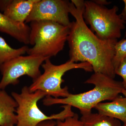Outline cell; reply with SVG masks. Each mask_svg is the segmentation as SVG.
Here are the masks:
<instances>
[{
	"instance_id": "5bb4252c",
	"label": "cell",
	"mask_w": 126,
	"mask_h": 126,
	"mask_svg": "<svg viewBox=\"0 0 126 126\" xmlns=\"http://www.w3.org/2000/svg\"><path fill=\"white\" fill-rule=\"evenodd\" d=\"M29 48L24 46L19 48H13L0 36V66L4 63L27 53Z\"/></svg>"
},
{
	"instance_id": "3957f363",
	"label": "cell",
	"mask_w": 126,
	"mask_h": 126,
	"mask_svg": "<svg viewBox=\"0 0 126 126\" xmlns=\"http://www.w3.org/2000/svg\"><path fill=\"white\" fill-rule=\"evenodd\" d=\"M29 48L27 53L30 55L50 58L63 49L67 40L70 27L48 21L31 22Z\"/></svg>"
},
{
	"instance_id": "5b68a950",
	"label": "cell",
	"mask_w": 126,
	"mask_h": 126,
	"mask_svg": "<svg viewBox=\"0 0 126 126\" xmlns=\"http://www.w3.org/2000/svg\"><path fill=\"white\" fill-rule=\"evenodd\" d=\"M118 8L114 6L108 9L94 1H84L83 16L85 23L90 25L92 31L103 40H117L121 36L122 31L125 28V23L120 15L117 14Z\"/></svg>"
},
{
	"instance_id": "2e32d148",
	"label": "cell",
	"mask_w": 126,
	"mask_h": 126,
	"mask_svg": "<svg viewBox=\"0 0 126 126\" xmlns=\"http://www.w3.org/2000/svg\"><path fill=\"white\" fill-rule=\"evenodd\" d=\"M53 126H83L82 123L79 119L78 115L75 113L73 116L68 117L63 121L57 120L56 124Z\"/></svg>"
},
{
	"instance_id": "52a82bcc",
	"label": "cell",
	"mask_w": 126,
	"mask_h": 126,
	"mask_svg": "<svg viewBox=\"0 0 126 126\" xmlns=\"http://www.w3.org/2000/svg\"><path fill=\"white\" fill-rule=\"evenodd\" d=\"M49 58L29 55L19 56L4 63L0 66L2 78L0 82V90H4L7 86L19 83V79L27 75L35 80L41 75L40 68Z\"/></svg>"
},
{
	"instance_id": "e0dca14e",
	"label": "cell",
	"mask_w": 126,
	"mask_h": 126,
	"mask_svg": "<svg viewBox=\"0 0 126 126\" xmlns=\"http://www.w3.org/2000/svg\"><path fill=\"white\" fill-rule=\"evenodd\" d=\"M115 72L116 74L122 78L123 81L122 82L124 88L126 89V57L121 61Z\"/></svg>"
},
{
	"instance_id": "30bf717a",
	"label": "cell",
	"mask_w": 126,
	"mask_h": 126,
	"mask_svg": "<svg viewBox=\"0 0 126 126\" xmlns=\"http://www.w3.org/2000/svg\"><path fill=\"white\" fill-rule=\"evenodd\" d=\"M38 0H8L3 14L17 23H25L26 20Z\"/></svg>"
},
{
	"instance_id": "4fadbf2b",
	"label": "cell",
	"mask_w": 126,
	"mask_h": 126,
	"mask_svg": "<svg viewBox=\"0 0 126 126\" xmlns=\"http://www.w3.org/2000/svg\"><path fill=\"white\" fill-rule=\"evenodd\" d=\"M80 120L83 126H122L118 119L91 112L82 115Z\"/></svg>"
},
{
	"instance_id": "d6986e66",
	"label": "cell",
	"mask_w": 126,
	"mask_h": 126,
	"mask_svg": "<svg viewBox=\"0 0 126 126\" xmlns=\"http://www.w3.org/2000/svg\"><path fill=\"white\" fill-rule=\"evenodd\" d=\"M123 1L124 2V4H125V6H124V9H123L121 14H120V15L121 16V17L125 24H126V0H124ZM126 36V34H125V36Z\"/></svg>"
},
{
	"instance_id": "9a60e30c",
	"label": "cell",
	"mask_w": 126,
	"mask_h": 126,
	"mask_svg": "<svg viewBox=\"0 0 126 126\" xmlns=\"http://www.w3.org/2000/svg\"><path fill=\"white\" fill-rule=\"evenodd\" d=\"M126 57V39L118 41L115 46V54L113 64L115 70L121 61Z\"/></svg>"
},
{
	"instance_id": "6da1fadb",
	"label": "cell",
	"mask_w": 126,
	"mask_h": 126,
	"mask_svg": "<svg viewBox=\"0 0 126 126\" xmlns=\"http://www.w3.org/2000/svg\"><path fill=\"white\" fill-rule=\"evenodd\" d=\"M84 1L72 0L69 13L75 19L71 23L67 40L69 60L74 63L87 62L94 73L114 79L116 76L113 60L117 40H103L87 26L83 16Z\"/></svg>"
},
{
	"instance_id": "8fae6325",
	"label": "cell",
	"mask_w": 126,
	"mask_h": 126,
	"mask_svg": "<svg viewBox=\"0 0 126 126\" xmlns=\"http://www.w3.org/2000/svg\"><path fill=\"white\" fill-rule=\"evenodd\" d=\"M18 104L4 90H0V126H14L17 123Z\"/></svg>"
},
{
	"instance_id": "ac0fdd59",
	"label": "cell",
	"mask_w": 126,
	"mask_h": 126,
	"mask_svg": "<svg viewBox=\"0 0 126 126\" xmlns=\"http://www.w3.org/2000/svg\"><path fill=\"white\" fill-rule=\"evenodd\" d=\"M56 123V122L53 120H48L42 122L36 126H53Z\"/></svg>"
},
{
	"instance_id": "ba28073f",
	"label": "cell",
	"mask_w": 126,
	"mask_h": 126,
	"mask_svg": "<svg viewBox=\"0 0 126 126\" xmlns=\"http://www.w3.org/2000/svg\"><path fill=\"white\" fill-rule=\"evenodd\" d=\"M70 1L65 0H38L25 23L48 21L70 27L69 17Z\"/></svg>"
},
{
	"instance_id": "44dd1931",
	"label": "cell",
	"mask_w": 126,
	"mask_h": 126,
	"mask_svg": "<svg viewBox=\"0 0 126 126\" xmlns=\"http://www.w3.org/2000/svg\"><path fill=\"white\" fill-rule=\"evenodd\" d=\"M124 95V97L126 98V89H124V90L123 91L122 93Z\"/></svg>"
},
{
	"instance_id": "9c48e42d",
	"label": "cell",
	"mask_w": 126,
	"mask_h": 126,
	"mask_svg": "<svg viewBox=\"0 0 126 126\" xmlns=\"http://www.w3.org/2000/svg\"><path fill=\"white\" fill-rule=\"evenodd\" d=\"M31 29L26 23H17L0 12V32L10 35L18 41L29 44Z\"/></svg>"
},
{
	"instance_id": "ffe728a7",
	"label": "cell",
	"mask_w": 126,
	"mask_h": 126,
	"mask_svg": "<svg viewBox=\"0 0 126 126\" xmlns=\"http://www.w3.org/2000/svg\"><path fill=\"white\" fill-rule=\"evenodd\" d=\"M94 2L98 4L104 6V5H108L110 2H108L106 0H94Z\"/></svg>"
},
{
	"instance_id": "8992f818",
	"label": "cell",
	"mask_w": 126,
	"mask_h": 126,
	"mask_svg": "<svg viewBox=\"0 0 126 126\" xmlns=\"http://www.w3.org/2000/svg\"><path fill=\"white\" fill-rule=\"evenodd\" d=\"M44 70L41 75L29 87L31 92L40 90L45 93L47 96L53 97L55 98L60 97L65 98L69 96L67 87H61V84L64 82L63 76L69 70L81 69L87 72L93 71L91 64L87 62L79 63L69 60L65 63L59 65L53 64L50 59L46 60L41 65Z\"/></svg>"
},
{
	"instance_id": "7a4b0ae2",
	"label": "cell",
	"mask_w": 126,
	"mask_h": 126,
	"mask_svg": "<svg viewBox=\"0 0 126 126\" xmlns=\"http://www.w3.org/2000/svg\"><path fill=\"white\" fill-rule=\"evenodd\" d=\"M85 83L94 84V88L82 93L70 94L65 98L46 96L43 100V104L46 106L69 105L78 109L82 115H87L92 112V109L102 102L114 100L125 89L122 82L100 73H94Z\"/></svg>"
},
{
	"instance_id": "7402d4cb",
	"label": "cell",
	"mask_w": 126,
	"mask_h": 126,
	"mask_svg": "<svg viewBox=\"0 0 126 126\" xmlns=\"http://www.w3.org/2000/svg\"><path fill=\"white\" fill-rule=\"evenodd\" d=\"M122 126H126V122L125 123H123V125H122Z\"/></svg>"
},
{
	"instance_id": "7c38bea8",
	"label": "cell",
	"mask_w": 126,
	"mask_h": 126,
	"mask_svg": "<svg viewBox=\"0 0 126 126\" xmlns=\"http://www.w3.org/2000/svg\"><path fill=\"white\" fill-rule=\"evenodd\" d=\"M94 108L103 116L118 119L123 123L126 122V98L119 96L112 101L100 103Z\"/></svg>"
},
{
	"instance_id": "277c9868",
	"label": "cell",
	"mask_w": 126,
	"mask_h": 126,
	"mask_svg": "<svg viewBox=\"0 0 126 126\" xmlns=\"http://www.w3.org/2000/svg\"><path fill=\"white\" fill-rule=\"evenodd\" d=\"M11 95L18 104L16 110L17 123L15 126H36L42 122L54 119L63 121L75 114L72 107L65 105L62 107L63 109L59 113L47 116L37 105L38 101L47 96V94L40 90L31 92L27 86L22 88L20 93L13 92Z\"/></svg>"
}]
</instances>
